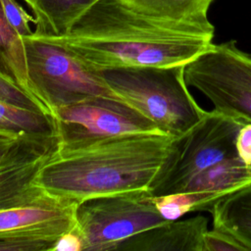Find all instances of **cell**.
<instances>
[{
	"label": "cell",
	"instance_id": "1",
	"mask_svg": "<svg viewBox=\"0 0 251 251\" xmlns=\"http://www.w3.org/2000/svg\"><path fill=\"white\" fill-rule=\"evenodd\" d=\"M204 26L135 12L118 0H95L61 34L29 38L58 46L96 73L128 68L185 66L214 43Z\"/></svg>",
	"mask_w": 251,
	"mask_h": 251
},
{
	"label": "cell",
	"instance_id": "2",
	"mask_svg": "<svg viewBox=\"0 0 251 251\" xmlns=\"http://www.w3.org/2000/svg\"><path fill=\"white\" fill-rule=\"evenodd\" d=\"M174 139L152 132L56 140L35 183L50 196L75 204L94 197L150 190Z\"/></svg>",
	"mask_w": 251,
	"mask_h": 251
},
{
	"label": "cell",
	"instance_id": "3",
	"mask_svg": "<svg viewBox=\"0 0 251 251\" xmlns=\"http://www.w3.org/2000/svg\"><path fill=\"white\" fill-rule=\"evenodd\" d=\"M185 66L128 68L102 73L111 88L164 133L178 138L206 115L187 88Z\"/></svg>",
	"mask_w": 251,
	"mask_h": 251
},
{
	"label": "cell",
	"instance_id": "4",
	"mask_svg": "<svg viewBox=\"0 0 251 251\" xmlns=\"http://www.w3.org/2000/svg\"><path fill=\"white\" fill-rule=\"evenodd\" d=\"M245 124L217 110L207 111L191 129L175 138L168 156L150 188L154 196L181 192L200 173L237 156L235 141Z\"/></svg>",
	"mask_w": 251,
	"mask_h": 251
},
{
	"label": "cell",
	"instance_id": "5",
	"mask_svg": "<svg viewBox=\"0 0 251 251\" xmlns=\"http://www.w3.org/2000/svg\"><path fill=\"white\" fill-rule=\"evenodd\" d=\"M167 222L149 190H134L77 204L75 230L82 241V251H113L127 239Z\"/></svg>",
	"mask_w": 251,
	"mask_h": 251
},
{
	"label": "cell",
	"instance_id": "6",
	"mask_svg": "<svg viewBox=\"0 0 251 251\" xmlns=\"http://www.w3.org/2000/svg\"><path fill=\"white\" fill-rule=\"evenodd\" d=\"M184 77L215 110L251 124V55L241 51L234 40L214 43L185 65Z\"/></svg>",
	"mask_w": 251,
	"mask_h": 251
},
{
	"label": "cell",
	"instance_id": "7",
	"mask_svg": "<svg viewBox=\"0 0 251 251\" xmlns=\"http://www.w3.org/2000/svg\"><path fill=\"white\" fill-rule=\"evenodd\" d=\"M23 38L30 78L55 114L60 106L90 97L110 99L130 107L111 88L101 73L89 70L58 46L27 36Z\"/></svg>",
	"mask_w": 251,
	"mask_h": 251
},
{
	"label": "cell",
	"instance_id": "8",
	"mask_svg": "<svg viewBox=\"0 0 251 251\" xmlns=\"http://www.w3.org/2000/svg\"><path fill=\"white\" fill-rule=\"evenodd\" d=\"M55 125L56 140L64 142L163 132L136 110L99 97H90L56 108Z\"/></svg>",
	"mask_w": 251,
	"mask_h": 251
},
{
	"label": "cell",
	"instance_id": "9",
	"mask_svg": "<svg viewBox=\"0 0 251 251\" xmlns=\"http://www.w3.org/2000/svg\"><path fill=\"white\" fill-rule=\"evenodd\" d=\"M76 205L61 201L0 210V251H52L75 228Z\"/></svg>",
	"mask_w": 251,
	"mask_h": 251
},
{
	"label": "cell",
	"instance_id": "10",
	"mask_svg": "<svg viewBox=\"0 0 251 251\" xmlns=\"http://www.w3.org/2000/svg\"><path fill=\"white\" fill-rule=\"evenodd\" d=\"M250 184L251 164L234 156L200 173L181 192L153 197L162 217L175 221L188 212L208 211L218 200Z\"/></svg>",
	"mask_w": 251,
	"mask_h": 251
},
{
	"label": "cell",
	"instance_id": "11",
	"mask_svg": "<svg viewBox=\"0 0 251 251\" xmlns=\"http://www.w3.org/2000/svg\"><path fill=\"white\" fill-rule=\"evenodd\" d=\"M55 145L56 137H30L0 163V210L61 202L35 183Z\"/></svg>",
	"mask_w": 251,
	"mask_h": 251
},
{
	"label": "cell",
	"instance_id": "12",
	"mask_svg": "<svg viewBox=\"0 0 251 251\" xmlns=\"http://www.w3.org/2000/svg\"><path fill=\"white\" fill-rule=\"evenodd\" d=\"M208 220L197 216L169 221L127 239L119 250L127 251H203Z\"/></svg>",
	"mask_w": 251,
	"mask_h": 251
},
{
	"label": "cell",
	"instance_id": "13",
	"mask_svg": "<svg viewBox=\"0 0 251 251\" xmlns=\"http://www.w3.org/2000/svg\"><path fill=\"white\" fill-rule=\"evenodd\" d=\"M0 77L21 88L45 115L56 114L33 84L28 70L25 43L8 23L0 1Z\"/></svg>",
	"mask_w": 251,
	"mask_h": 251
},
{
	"label": "cell",
	"instance_id": "14",
	"mask_svg": "<svg viewBox=\"0 0 251 251\" xmlns=\"http://www.w3.org/2000/svg\"><path fill=\"white\" fill-rule=\"evenodd\" d=\"M207 212L215 228L227 232L251 251V184L218 200Z\"/></svg>",
	"mask_w": 251,
	"mask_h": 251
},
{
	"label": "cell",
	"instance_id": "15",
	"mask_svg": "<svg viewBox=\"0 0 251 251\" xmlns=\"http://www.w3.org/2000/svg\"><path fill=\"white\" fill-rule=\"evenodd\" d=\"M34 17L35 33L61 34L69 31L95 0H23Z\"/></svg>",
	"mask_w": 251,
	"mask_h": 251
},
{
	"label": "cell",
	"instance_id": "16",
	"mask_svg": "<svg viewBox=\"0 0 251 251\" xmlns=\"http://www.w3.org/2000/svg\"><path fill=\"white\" fill-rule=\"evenodd\" d=\"M126 7L158 18L209 26L208 11L215 0H118Z\"/></svg>",
	"mask_w": 251,
	"mask_h": 251
},
{
	"label": "cell",
	"instance_id": "17",
	"mask_svg": "<svg viewBox=\"0 0 251 251\" xmlns=\"http://www.w3.org/2000/svg\"><path fill=\"white\" fill-rule=\"evenodd\" d=\"M0 131L56 137L55 121L49 116L0 101Z\"/></svg>",
	"mask_w": 251,
	"mask_h": 251
},
{
	"label": "cell",
	"instance_id": "18",
	"mask_svg": "<svg viewBox=\"0 0 251 251\" xmlns=\"http://www.w3.org/2000/svg\"><path fill=\"white\" fill-rule=\"evenodd\" d=\"M4 15L11 26L23 37L30 35L34 29L35 20L32 14H29L17 0H0Z\"/></svg>",
	"mask_w": 251,
	"mask_h": 251
},
{
	"label": "cell",
	"instance_id": "19",
	"mask_svg": "<svg viewBox=\"0 0 251 251\" xmlns=\"http://www.w3.org/2000/svg\"><path fill=\"white\" fill-rule=\"evenodd\" d=\"M203 251H248V249L226 231L218 228L207 230L203 240Z\"/></svg>",
	"mask_w": 251,
	"mask_h": 251
},
{
	"label": "cell",
	"instance_id": "20",
	"mask_svg": "<svg viewBox=\"0 0 251 251\" xmlns=\"http://www.w3.org/2000/svg\"><path fill=\"white\" fill-rule=\"evenodd\" d=\"M0 101L16 107L41 112L37 105L18 86L0 77ZM42 113V112H41Z\"/></svg>",
	"mask_w": 251,
	"mask_h": 251
},
{
	"label": "cell",
	"instance_id": "21",
	"mask_svg": "<svg viewBox=\"0 0 251 251\" xmlns=\"http://www.w3.org/2000/svg\"><path fill=\"white\" fill-rule=\"evenodd\" d=\"M41 136L33 134H18L0 131V163L6 159L12 152H14L21 144L30 137ZM51 137V136H46Z\"/></svg>",
	"mask_w": 251,
	"mask_h": 251
},
{
	"label": "cell",
	"instance_id": "22",
	"mask_svg": "<svg viewBox=\"0 0 251 251\" xmlns=\"http://www.w3.org/2000/svg\"><path fill=\"white\" fill-rule=\"evenodd\" d=\"M235 147L237 156L246 164H251V124H245L239 129Z\"/></svg>",
	"mask_w": 251,
	"mask_h": 251
},
{
	"label": "cell",
	"instance_id": "23",
	"mask_svg": "<svg viewBox=\"0 0 251 251\" xmlns=\"http://www.w3.org/2000/svg\"><path fill=\"white\" fill-rule=\"evenodd\" d=\"M52 251H82V241L74 228L60 236Z\"/></svg>",
	"mask_w": 251,
	"mask_h": 251
}]
</instances>
